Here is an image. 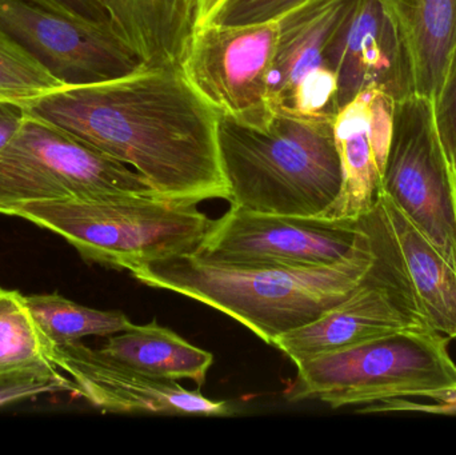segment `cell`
Instances as JSON below:
<instances>
[{"label":"cell","mask_w":456,"mask_h":455,"mask_svg":"<svg viewBox=\"0 0 456 455\" xmlns=\"http://www.w3.org/2000/svg\"><path fill=\"white\" fill-rule=\"evenodd\" d=\"M23 106L31 117L130 166L165 199L228 200L219 114L179 67H144L107 82L64 85Z\"/></svg>","instance_id":"6da1fadb"},{"label":"cell","mask_w":456,"mask_h":455,"mask_svg":"<svg viewBox=\"0 0 456 455\" xmlns=\"http://www.w3.org/2000/svg\"><path fill=\"white\" fill-rule=\"evenodd\" d=\"M371 259L363 232L348 258L329 266L231 264L190 253L144 264L131 275L149 288L208 305L273 345L347 298L366 277Z\"/></svg>","instance_id":"7a4b0ae2"},{"label":"cell","mask_w":456,"mask_h":455,"mask_svg":"<svg viewBox=\"0 0 456 455\" xmlns=\"http://www.w3.org/2000/svg\"><path fill=\"white\" fill-rule=\"evenodd\" d=\"M219 158L233 207L326 216L342 191L334 120L275 112L267 127L219 115Z\"/></svg>","instance_id":"3957f363"},{"label":"cell","mask_w":456,"mask_h":455,"mask_svg":"<svg viewBox=\"0 0 456 455\" xmlns=\"http://www.w3.org/2000/svg\"><path fill=\"white\" fill-rule=\"evenodd\" d=\"M10 215L58 234L85 261L130 272L195 253L214 223L197 205L157 194L24 203Z\"/></svg>","instance_id":"277c9868"},{"label":"cell","mask_w":456,"mask_h":455,"mask_svg":"<svg viewBox=\"0 0 456 455\" xmlns=\"http://www.w3.org/2000/svg\"><path fill=\"white\" fill-rule=\"evenodd\" d=\"M450 339L403 329L297 363L289 400L315 398L332 409L395 398L436 400L456 390Z\"/></svg>","instance_id":"5b68a950"},{"label":"cell","mask_w":456,"mask_h":455,"mask_svg":"<svg viewBox=\"0 0 456 455\" xmlns=\"http://www.w3.org/2000/svg\"><path fill=\"white\" fill-rule=\"evenodd\" d=\"M151 194L157 192L130 166L28 114L0 152L4 215L24 203Z\"/></svg>","instance_id":"8992f818"},{"label":"cell","mask_w":456,"mask_h":455,"mask_svg":"<svg viewBox=\"0 0 456 455\" xmlns=\"http://www.w3.org/2000/svg\"><path fill=\"white\" fill-rule=\"evenodd\" d=\"M356 223L371 251L367 275L410 325L456 339V272L436 246L380 189Z\"/></svg>","instance_id":"52a82bcc"},{"label":"cell","mask_w":456,"mask_h":455,"mask_svg":"<svg viewBox=\"0 0 456 455\" xmlns=\"http://www.w3.org/2000/svg\"><path fill=\"white\" fill-rule=\"evenodd\" d=\"M380 190L456 272V199L452 165L422 95L395 102L390 151Z\"/></svg>","instance_id":"ba28073f"},{"label":"cell","mask_w":456,"mask_h":455,"mask_svg":"<svg viewBox=\"0 0 456 455\" xmlns=\"http://www.w3.org/2000/svg\"><path fill=\"white\" fill-rule=\"evenodd\" d=\"M276 45L278 20L205 24L195 28L181 71L221 117L265 128L275 115L270 79Z\"/></svg>","instance_id":"9c48e42d"},{"label":"cell","mask_w":456,"mask_h":455,"mask_svg":"<svg viewBox=\"0 0 456 455\" xmlns=\"http://www.w3.org/2000/svg\"><path fill=\"white\" fill-rule=\"evenodd\" d=\"M0 31L64 85L107 82L146 67L111 27L61 0H0Z\"/></svg>","instance_id":"30bf717a"},{"label":"cell","mask_w":456,"mask_h":455,"mask_svg":"<svg viewBox=\"0 0 456 455\" xmlns=\"http://www.w3.org/2000/svg\"><path fill=\"white\" fill-rule=\"evenodd\" d=\"M363 232L356 222L257 213L231 206L195 254L231 264L329 266L348 258Z\"/></svg>","instance_id":"8fae6325"},{"label":"cell","mask_w":456,"mask_h":455,"mask_svg":"<svg viewBox=\"0 0 456 455\" xmlns=\"http://www.w3.org/2000/svg\"><path fill=\"white\" fill-rule=\"evenodd\" d=\"M355 0H305L279 16L278 45L271 69L273 112L334 120L338 83L327 48Z\"/></svg>","instance_id":"7c38bea8"},{"label":"cell","mask_w":456,"mask_h":455,"mask_svg":"<svg viewBox=\"0 0 456 455\" xmlns=\"http://www.w3.org/2000/svg\"><path fill=\"white\" fill-rule=\"evenodd\" d=\"M50 355L59 371L77 389V397L109 413L162 416L224 417L230 414L224 401L206 398L184 389L176 381L139 373L101 349L82 341L51 344Z\"/></svg>","instance_id":"4fadbf2b"},{"label":"cell","mask_w":456,"mask_h":455,"mask_svg":"<svg viewBox=\"0 0 456 455\" xmlns=\"http://www.w3.org/2000/svg\"><path fill=\"white\" fill-rule=\"evenodd\" d=\"M337 77L339 110L359 93L377 90L394 102L417 95L403 37L380 0H355L327 48Z\"/></svg>","instance_id":"5bb4252c"},{"label":"cell","mask_w":456,"mask_h":455,"mask_svg":"<svg viewBox=\"0 0 456 455\" xmlns=\"http://www.w3.org/2000/svg\"><path fill=\"white\" fill-rule=\"evenodd\" d=\"M111 27L146 67H179L197 28L198 0H61Z\"/></svg>","instance_id":"9a60e30c"},{"label":"cell","mask_w":456,"mask_h":455,"mask_svg":"<svg viewBox=\"0 0 456 455\" xmlns=\"http://www.w3.org/2000/svg\"><path fill=\"white\" fill-rule=\"evenodd\" d=\"M410 328L385 288L366 274L347 298L313 322L279 337L273 346L297 365L316 355Z\"/></svg>","instance_id":"2e32d148"},{"label":"cell","mask_w":456,"mask_h":455,"mask_svg":"<svg viewBox=\"0 0 456 455\" xmlns=\"http://www.w3.org/2000/svg\"><path fill=\"white\" fill-rule=\"evenodd\" d=\"M398 26L414 69L418 95L433 101L456 48V0H380Z\"/></svg>","instance_id":"e0dca14e"},{"label":"cell","mask_w":456,"mask_h":455,"mask_svg":"<svg viewBox=\"0 0 456 455\" xmlns=\"http://www.w3.org/2000/svg\"><path fill=\"white\" fill-rule=\"evenodd\" d=\"M102 353L112 360L152 378L179 381L191 379L203 386L214 355L158 325H133L122 333L109 337Z\"/></svg>","instance_id":"ac0fdd59"},{"label":"cell","mask_w":456,"mask_h":455,"mask_svg":"<svg viewBox=\"0 0 456 455\" xmlns=\"http://www.w3.org/2000/svg\"><path fill=\"white\" fill-rule=\"evenodd\" d=\"M372 90L363 91L339 110L334 135L342 163L343 184L339 198L326 218L356 222L377 200L380 175L370 142V101Z\"/></svg>","instance_id":"d6986e66"},{"label":"cell","mask_w":456,"mask_h":455,"mask_svg":"<svg viewBox=\"0 0 456 455\" xmlns=\"http://www.w3.org/2000/svg\"><path fill=\"white\" fill-rule=\"evenodd\" d=\"M50 355L27 297L0 288V385L45 381L61 376Z\"/></svg>","instance_id":"ffe728a7"},{"label":"cell","mask_w":456,"mask_h":455,"mask_svg":"<svg viewBox=\"0 0 456 455\" xmlns=\"http://www.w3.org/2000/svg\"><path fill=\"white\" fill-rule=\"evenodd\" d=\"M40 330L51 344L82 341L85 337H111L134 325L120 312L91 309L59 294L27 296Z\"/></svg>","instance_id":"44dd1931"},{"label":"cell","mask_w":456,"mask_h":455,"mask_svg":"<svg viewBox=\"0 0 456 455\" xmlns=\"http://www.w3.org/2000/svg\"><path fill=\"white\" fill-rule=\"evenodd\" d=\"M61 87L37 59L0 31V99L24 103Z\"/></svg>","instance_id":"7402d4cb"},{"label":"cell","mask_w":456,"mask_h":455,"mask_svg":"<svg viewBox=\"0 0 456 455\" xmlns=\"http://www.w3.org/2000/svg\"><path fill=\"white\" fill-rule=\"evenodd\" d=\"M303 2L305 0H226L210 23L239 26L276 20Z\"/></svg>","instance_id":"603a6c76"},{"label":"cell","mask_w":456,"mask_h":455,"mask_svg":"<svg viewBox=\"0 0 456 455\" xmlns=\"http://www.w3.org/2000/svg\"><path fill=\"white\" fill-rule=\"evenodd\" d=\"M434 119L450 165H456V48L438 95L433 99Z\"/></svg>","instance_id":"cb8c5ba5"},{"label":"cell","mask_w":456,"mask_h":455,"mask_svg":"<svg viewBox=\"0 0 456 455\" xmlns=\"http://www.w3.org/2000/svg\"><path fill=\"white\" fill-rule=\"evenodd\" d=\"M394 106L395 102L380 93L372 90L370 101L369 134L374 152L375 163L382 181L383 171L390 151L391 138L394 130Z\"/></svg>","instance_id":"d4e9b609"},{"label":"cell","mask_w":456,"mask_h":455,"mask_svg":"<svg viewBox=\"0 0 456 455\" xmlns=\"http://www.w3.org/2000/svg\"><path fill=\"white\" fill-rule=\"evenodd\" d=\"M56 393H71L77 397V386L66 374H61L56 378L45 379V381L0 385V409L39 397V395L56 394Z\"/></svg>","instance_id":"484cf974"},{"label":"cell","mask_w":456,"mask_h":455,"mask_svg":"<svg viewBox=\"0 0 456 455\" xmlns=\"http://www.w3.org/2000/svg\"><path fill=\"white\" fill-rule=\"evenodd\" d=\"M431 402H411L409 398H395L385 402L374 403L361 409L359 413H393V411H417V413L456 416V390L449 394L430 400Z\"/></svg>","instance_id":"4316f807"},{"label":"cell","mask_w":456,"mask_h":455,"mask_svg":"<svg viewBox=\"0 0 456 455\" xmlns=\"http://www.w3.org/2000/svg\"><path fill=\"white\" fill-rule=\"evenodd\" d=\"M26 115V107L20 102L0 99V152L12 141Z\"/></svg>","instance_id":"83f0119b"},{"label":"cell","mask_w":456,"mask_h":455,"mask_svg":"<svg viewBox=\"0 0 456 455\" xmlns=\"http://www.w3.org/2000/svg\"><path fill=\"white\" fill-rule=\"evenodd\" d=\"M224 3L226 0H198L197 27L210 23Z\"/></svg>","instance_id":"f1b7e54d"},{"label":"cell","mask_w":456,"mask_h":455,"mask_svg":"<svg viewBox=\"0 0 456 455\" xmlns=\"http://www.w3.org/2000/svg\"><path fill=\"white\" fill-rule=\"evenodd\" d=\"M452 184H454L455 199H456V165L452 166Z\"/></svg>","instance_id":"f546056e"}]
</instances>
